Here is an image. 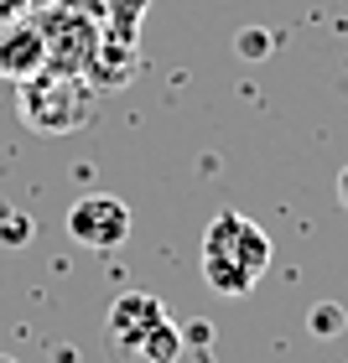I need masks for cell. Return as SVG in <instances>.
<instances>
[{
	"label": "cell",
	"mask_w": 348,
	"mask_h": 363,
	"mask_svg": "<svg viewBox=\"0 0 348 363\" xmlns=\"http://www.w3.org/2000/svg\"><path fill=\"white\" fill-rule=\"evenodd\" d=\"M271 270V234L244 213L224 208L203 234V280L219 296H250Z\"/></svg>",
	"instance_id": "1"
},
{
	"label": "cell",
	"mask_w": 348,
	"mask_h": 363,
	"mask_svg": "<svg viewBox=\"0 0 348 363\" xmlns=\"http://www.w3.org/2000/svg\"><path fill=\"white\" fill-rule=\"evenodd\" d=\"M37 16L42 47H47V73H73L89 78L99 42H104V0H47Z\"/></svg>",
	"instance_id": "2"
},
{
	"label": "cell",
	"mask_w": 348,
	"mask_h": 363,
	"mask_svg": "<svg viewBox=\"0 0 348 363\" xmlns=\"http://www.w3.org/2000/svg\"><path fill=\"white\" fill-rule=\"evenodd\" d=\"M104 333L125 363H177L182 353V327L167 317V306L151 291H130L109 306Z\"/></svg>",
	"instance_id": "3"
},
{
	"label": "cell",
	"mask_w": 348,
	"mask_h": 363,
	"mask_svg": "<svg viewBox=\"0 0 348 363\" xmlns=\"http://www.w3.org/2000/svg\"><path fill=\"white\" fill-rule=\"evenodd\" d=\"M94 109H99V94L89 78L37 73L26 84H16V114L37 135H73V130H84L94 120Z\"/></svg>",
	"instance_id": "4"
},
{
	"label": "cell",
	"mask_w": 348,
	"mask_h": 363,
	"mask_svg": "<svg viewBox=\"0 0 348 363\" xmlns=\"http://www.w3.org/2000/svg\"><path fill=\"white\" fill-rule=\"evenodd\" d=\"M130 228H136V218H130V208L114 192H89L68 208V234L84 244V250L109 255L130 239Z\"/></svg>",
	"instance_id": "5"
},
{
	"label": "cell",
	"mask_w": 348,
	"mask_h": 363,
	"mask_svg": "<svg viewBox=\"0 0 348 363\" xmlns=\"http://www.w3.org/2000/svg\"><path fill=\"white\" fill-rule=\"evenodd\" d=\"M136 73H141V31H136V26L104 21V42H99V57H94V68H89L94 94L125 89Z\"/></svg>",
	"instance_id": "6"
},
{
	"label": "cell",
	"mask_w": 348,
	"mask_h": 363,
	"mask_svg": "<svg viewBox=\"0 0 348 363\" xmlns=\"http://www.w3.org/2000/svg\"><path fill=\"white\" fill-rule=\"evenodd\" d=\"M47 73V47L37 31V16H16L0 21V78L6 84H26V78Z\"/></svg>",
	"instance_id": "7"
},
{
	"label": "cell",
	"mask_w": 348,
	"mask_h": 363,
	"mask_svg": "<svg viewBox=\"0 0 348 363\" xmlns=\"http://www.w3.org/2000/svg\"><path fill=\"white\" fill-rule=\"evenodd\" d=\"M146 11H151V0H104V16H109L114 26H136L141 31Z\"/></svg>",
	"instance_id": "8"
},
{
	"label": "cell",
	"mask_w": 348,
	"mask_h": 363,
	"mask_svg": "<svg viewBox=\"0 0 348 363\" xmlns=\"http://www.w3.org/2000/svg\"><path fill=\"white\" fill-rule=\"evenodd\" d=\"M26 234H31L26 213H6V218H0V244H26Z\"/></svg>",
	"instance_id": "9"
},
{
	"label": "cell",
	"mask_w": 348,
	"mask_h": 363,
	"mask_svg": "<svg viewBox=\"0 0 348 363\" xmlns=\"http://www.w3.org/2000/svg\"><path fill=\"white\" fill-rule=\"evenodd\" d=\"M16 16H31V0H0V21H16Z\"/></svg>",
	"instance_id": "10"
},
{
	"label": "cell",
	"mask_w": 348,
	"mask_h": 363,
	"mask_svg": "<svg viewBox=\"0 0 348 363\" xmlns=\"http://www.w3.org/2000/svg\"><path fill=\"white\" fill-rule=\"evenodd\" d=\"M338 203H343V208H348V167H343V172H338Z\"/></svg>",
	"instance_id": "11"
},
{
	"label": "cell",
	"mask_w": 348,
	"mask_h": 363,
	"mask_svg": "<svg viewBox=\"0 0 348 363\" xmlns=\"http://www.w3.org/2000/svg\"><path fill=\"white\" fill-rule=\"evenodd\" d=\"M0 363H16V358H6V353H0Z\"/></svg>",
	"instance_id": "12"
}]
</instances>
